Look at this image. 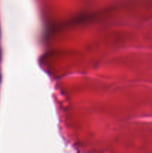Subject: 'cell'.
I'll use <instances>...</instances> for the list:
<instances>
[{
    "label": "cell",
    "mask_w": 152,
    "mask_h": 153,
    "mask_svg": "<svg viewBox=\"0 0 152 153\" xmlns=\"http://www.w3.org/2000/svg\"><path fill=\"white\" fill-rule=\"evenodd\" d=\"M0 80H1V77H0Z\"/></svg>",
    "instance_id": "6da1fadb"
}]
</instances>
